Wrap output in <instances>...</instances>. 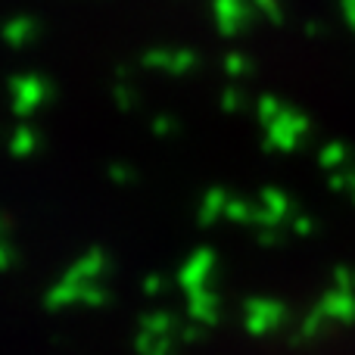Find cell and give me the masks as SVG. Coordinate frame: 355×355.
<instances>
[{"instance_id": "6da1fadb", "label": "cell", "mask_w": 355, "mask_h": 355, "mask_svg": "<svg viewBox=\"0 0 355 355\" xmlns=\"http://www.w3.org/2000/svg\"><path fill=\"white\" fill-rule=\"evenodd\" d=\"M309 135V116L284 106L281 116L265 128V150L268 153H296Z\"/></svg>"}, {"instance_id": "7a4b0ae2", "label": "cell", "mask_w": 355, "mask_h": 355, "mask_svg": "<svg viewBox=\"0 0 355 355\" xmlns=\"http://www.w3.org/2000/svg\"><path fill=\"white\" fill-rule=\"evenodd\" d=\"M50 97V85L35 72H22L10 78V100H12V116L16 119H28L47 103Z\"/></svg>"}, {"instance_id": "3957f363", "label": "cell", "mask_w": 355, "mask_h": 355, "mask_svg": "<svg viewBox=\"0 0 355 355\" xmlns=\"http://www.w3.org/2000/svg\"><path fill=\"white\" fill-rule=\"evenodd\" d=\"M141 66L181 78V75H190L196 66H200V56H196L190 47H175V50L172 47H153L141 56Z\"/></svg>"}, {"instance_id": "277c9868", "label": "cell", "mask_w": 355, "mask_h": 355, "mask_svg": "<svg viewBox=\"0 0 355 355\" xmlns=\"http://www.w3.org/2000/svg\"><path fill=\"white\" fill-rule=\"evenodd\" d=\"M212 16L221 37H237L250 25L252 3L250 0H212Z\"/></svg>"}, {"instance_id": "5b68a950", "label": "cell", "mask_w": 355, "mask_h": 355, "mask_svg": "<svg viewBox=\"0 0 355 355\" xmlns=\"http://www.w3.org/2000/svg\"><path fill=\"white\" fill-rule=\"evenodd\" d=\"M287 218H293V206L290 196L281 187H265L259 196V218H256V231L259 227H281Z\"/></svg>"}, {"instance_id": "8992f818", "label": "cell", "mask_w": 355, "mask_h": 355, "mask_svg": "<svg viewBox=\"0 0 355 355\" xmlns=\"http://www.w3.org/2000/svg\"><path fill=\"white\" fill-rule=\"evenodd\" d=\"M227 202H231V193L225 187H209L200 200V209H196V225L212 227L215 221H221L227 212Z\"/></svg>"}, {"instance_id": "52a82bcc", "label": "cell", "mask_w": 355, "mask_h": 355, "mask_svg": "<svg viewBox=\"0 0 355 355\" xmlns=\"http://www.w3.org/2000/svg\"><path fill=\"white\" fill-rule=\"evenodd\" d=\"M212 268H215V252L212 250H196L193 256L184 262V268H181V284L187 290H200L202 287V281H206L209 275H212Z\"/></svg>"}, {"instance_id": "ba28073f", "label": "cell", "mask_w": 355, "mask_h": 355, "mask_svg": "<svg viewBox=\"0 0 355 355\" xmlns=\"http://www.w3.org/2000/svg\"><path fill=\"white\" fill-rule=\"evenodd\" d=\"M35 35H37V22L31 16H12L10 22L3 25V41L10 44L12 50L28 47V44L35 41Z\"/></svg>"}, {"instance_id": "9c48e42d", "label": "cell", "mask_w": 355, "mask_h": 355, "mask_svg": "<svg viewBox=\"0 0 355 355\" xmlns=\"http://www.w3.org/2000/svg\"><path fill=\"white\" fill-rule=\"evenodd\" d=\"M106 271V252L103 250H87L85 256L78 259V262L69 268L66 277H72V281H81V284H91L94 277H100Z\"/></svg>"}, {"instance_id": "30bf717a", "label": "cell", "mask_w": 355, "mask_h": 355, "mask_svg": "<svg viewBox=\"0 0 355 355\" xmlns=\"http://www.w3.org/2000/svg\"><path fill=\"white\" fill-rule=\"evenodd\" d=\"M349 147H346L343 141H331V144H324V147L318 150V166L324 168L327 175L331 172H340V168H346L349 166Z\"/></svg>"}, {"instance_id": "8fae6325", "label": "cell", "mask_w": 355, "mask_h": 355, "mask_svg": "<svg viewBox=\"0 0 355 355\" xmlns=\"http://www.w3.org/2000/svg\"><path fill=\"white\" fill-rule=\"evenodd\" d=\"M37 144H41L37 131L31 128V125L22 122L16 131H12V137H10V153L16 156V159H28V156L37 150Z\"/></svg>"}, {"instance_id": "7c38bea8", "label": "cell", "mask_w": 355, "mask_h": 355, "mask_svg": "<svg viewBox=\"0 0 355 355\" xmlns=\"http://www.w3.org/2000/svg\"><path fill=\"white\" fill-rule=\"evenodd\" d=\"M256 218H259V206H252L243 196H231L225 221H231V225H256Z\"/></svg>"}, {"instance_id": "4fadbf2b", "label": "cell", "mask_w": 355, "mask_h": 355, "mask_svg": "<svg viewBox=\"0 0 355 355\" xmlns=\"http://www.w3.org/2000/svg\"><path fill=\"white\" fill-rule=\"evenodd\" d=\"M221 69H225L227 78H246V75H252V60L246 53H240V50H231V53L225 56V62H221Z\"/></svg>"}, {"instance_id": "5bb4252c", "label": "cell", "mask_w": 355, "mask_h": 355, "mask_svg": "<svg viewBox=\"0 0 355 355\" xmlns=\"http://www.w3.org/2000/svg\"><path fill=\"white\" fill-rule=\"evenodd\" d=\"M281 110H284V103L275 97V94H262V97L256 100V119H259V125H262V128H268V125L275 122L277 116H281Z\"/></svg>"}, {"instance_id": "9a60e30c", "label": "cell", "mask_w": 355, "mask_h": 355, "mask_svg": "<svg viewBox=\"0 0 355 355\" xmlns=\"http://www.w3.org/2000/svg\"><path fill=\"white\" fill-rule=\"evenodd\" d=\"M112 97H116V106L122 112H131L137 106V97H135V87H131L128 78H119L116 87H112Z\"/></svg>"}, {"instance_id": "2e32d148", "label": "cell", "mask_w": 355, "mask_h": 355, "mask_svg": "<svg viewBox=\"0 0 355 355\" xmlns=\"http://www.w3.org/2000/svg\"><path fill=\"white\" fill-rule=\"evenodd\" d=\"M250 3H252V10L262 12V16L268 19L271 25H284V6H281V0H250Z\"/></svg>"}, {"instance_id": "e0dca14e", "label": "cell", "mask_w": 355, "mask_h": 355, "mask_svg": "<svg viewBox=\"0 0 355 355\" xmlns=\"http://www.w3.org/2000/svg\"><path fill=\"white\" fill-rule=\"evenodd\" d=\"M352 181H355V172L352 168H340V172H331L327 175V187L334 193H349L352 190Z\"/></svg>"}, {"instance_id": "ac0fdd59", "label": "cell", "mask_w": 355, "mask_h": 355, "mask_svg": "<svg viewBox=\"0 0 355 355\" xmlns=\"http://www.w3.org/2000/svg\"><path fill=\"white\" fill-rule=\"evenodd\" d=\"M243 103H246V97H243L240 87H227V91L221 94V110L225 112H240L243 110Z\"/></svg>"}, {"instance_id": "d6986e66", "label": "cell", "mask_w": 355, "mask_h": 355, "mask_svg": "<svg viewBox=\"0 0 355 355\" xmlns=\"http://www.w3.org/2000/svg\"><path fill=\"white\" fill-rule=\"evenodd\" d=\"M106 175H110V181L112 184H131V181H135V168H131L128 166V162H112V166L110 168H106Z\"/></svg>"}, {"instance_id": "ffe728a7", "label": "cell", "mask_w": 355, "mask_h": 355, "mask_svg": "<svg viewBox=\"0 0 355 355\" xmlns=\"http://www.w3.org/2000/svg\"><path fill=\"white\" fill-rule=\"evenodd\" d=\"M150 128H153L156 137H168V135H175V131H178V122H175V116L162 112V116H156L153 122H150Z\"/></svg>"}, {"instance_id": "44dd1931", "label": "cell", "mask_w": 355, "mask_h": 355, "mask_svg": "<svg viewBox=\"0 0 355 355\" xmlns=\"http://www.w3.org/2000/svg\"><path fill=\"white\" fill-rule=\"evenodd\" d=\"M290 227H293V234H300V237H309V234L315 231V221H312V215L296 212L293 218H290Z\"/></svg>"}, {"instance_id": "7402d4cb", "label": "cell", "mask_w": 355, "mask_h": 355, "mask_svg": "<svg viewBox=\"0 0 355 355\" xmlns=\"http://www.w3.org/2000/svg\"><path fill=\"white\" fill-rule=\"evenodd\" d=\"M256 240H259L262 246H277V243H284L281 227H259V231H256Z\"/></svg>"}, {"instance_id": "603a6c76", "label": "cell", "mask_w": 355, "mask_h": 355, "mask_svg": "<svg viewBox=\"0 0 355 355\" xmlns=\"http://www.w3.org/2000/svg\"><path fill=\"white\" fill-rule=\"evenodd\" d=\"M340 6H343V19L346 25L355 31V0H340Z\"/></svg>"}, {"instance_id": "cb8c5ba5", "label": "cell", "mask_w": 355, "mask_h": 355, "mask_svg": "<svg viewBox=\"0 0 355 355\" xmlns=\"http://www.w3.org/2000/svg\"><path fill=\"white\" fill-rule=\"evenodd\" d=\"M306 31H309V35H321V25H318V22H309Z\"/></svg>"}, {"instance_id": "d4e9b609", "label": "cell", "mask_w": 355, "mask_h": 355, "mask_svg": "<svg viewBox=\"0 0 355 355\" xmlns=\"http://www.w3.org/2000/svg\"><path fill=\"white\" fill-rule=\"evenodd\" d=\"M144 287H147V290H159V277H150V281L144 284Z\"/></svg>"}, {"instance_id": "484cf974", "label": "cell", "mask_w": 355, "mask_h": 355, "mask_svg": "<svg viewBox=\"0 0 355 355\" xmlns=\"http://www.w3.org/2000/svg\"><path fill=\"white\" fill-rule=\"evenodd\" d=\"M349 200L355 202V181H352V190H349Z\"/></svg>"}]
</instances>
